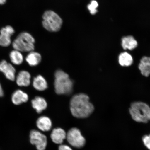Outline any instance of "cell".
I'll use <instances>...</instances> for the list:
<instances>
[{
	"mask_svg": "<svg viewBox=\"0 0 150 150\" xmlns=\"http://www.w3.org/2000/svg\"><path fill=\"white\" fill-rule=\"evenodd\" d=\"M54 88L58 95H67L72 93L74 83L69 75L62 70H57L55 74Z\"/></svg>",
	"mask_w": 150,
	"mask_h": 150,
	"instance_id": "cell-2",
	"label": "cell"
},
{
	"mask_svg": "<svg viewBox=\"0 0 150 150\" xmlns=\"http://www.w3.org/2000/svg\"><path fill=\"white\" fill-rule=\"evenodd\" d=\"M31 104L33 108L38 114L42 112L47 107V103L45 99L40 96L35 97L32 100Z\"/></svg>",
	"mask_w": 150,
	"mask_h": 150,
	"instance_id": "cell-12",
	"label": "cell"
},
{
	"mask_svg": "<svg viewBox=\"0 0 150 150\" xmlns=\"http://www.w3.org/2000/svg\"><path fill=\"white\" fill-rule=\"evenodd\" d=\"M59 150H72L68 146L65 145H61L59 146Z\"/></svg>",
	"mask_w": 150,
	"mask_h": 150,
	"instance_id": "cell-23",
	"label": "cell"
},
{
	"mask_svg": "<svg viewBox=\"0 0 150 150\" xmlns=\"http://www.w3.org/2000/svg\"><path fill=\"white\" fill-rule=\"evenodd\" d=\"M30 143L36 146L38 150L46 149L47 140L45 135L38 131L33 130H31L30 133Z\"/></svg>",
	"mask_w": 150,
	"mask_h": 150,
	"instance_id": "cell-7",
	"label": "cell"
},
{
	"mask_svg": "<svg viewBox=\"0 0 150 150\" xmlns=\"http://www.w3.org/2000/svg\"><path fill=\"white\" fill-rule=\"evenodd\" d=\"M142 141L146 147L150 150V134L144 136L142 138Z\"/></svg>",
	"mask_w": 150,
	"mask_h": 150,
	"instance_id": "cell-22",
	"label": "cell"
},
{
	"mask_svg": "<svg viewBox=\"0 0 150 150\" xmlns=\"http://www.w3.org/2000/svg\"><path fill=\"white\" fill-rule=\"evenodd\" d=\"M0 72L3 73L7 79L12 81L16 79V70L11 64L5 60L0 62Z\"/></svg>",
	"mask_w": 150,
	"mask_h": 150,
	"instance_id": "cell-9",
	"label": "cell"
},
{
	"mask_svg": "<svg viewBox=\"0 0 150 150\" xmlns=\"http://www.w3.org/2000/svg\"><path fill=\"white\" fill-rule=\"evenodd\" d=\"M119 62L120 64L123 67H129L132 64V56L127 52L121 53L119 56Z\"/></svg>",
	"mask_w": 150,
	"mask_h": 150,
	"instance_id": "cell-19",
	"label": "cell"
},
{
	"mask_svg": "<svg viewBox=\"0 0 150 150\" xmlns=\"http://www.w3.org/2000/svg\"><path fill=\"white\" fill-rule=\"evenodd\" d=\"M9 57L11 62L14 64L20 65L23 63V57L21 52L14 50L10 52Z\"/></svg>",
	"mask_w": 150,
	"mask_h": 150,
	"instance_id": "cell-20",
	"label": "cell"
},
{
	"mask_svg": "<svg viewBox=\"0 0 150 150\" xmlns=\"http://www.w3.org/2000/svg\"><path fill=\"white\" fill-rule=\"evenodd\" d=\"M98 6V3L95 0H93L91 3L88 5V9L92 15H94L97 12V8Z\"/></svg>",
	"mask_w": 150,
	"mask_h": 150,
	"instance_id": "cell-21",
	"label": "cell"
},
{
	"mask_svg": "<svg viewBox=\"0 0 150 150\" xmlns=\"http://www.w3.org/2000/svg\"><path fill=\"white\" fill-rule=\"evenodd\" d=\"M138 67L143 76H149L150 75V57L144 56L142 57Z\"/></svg>",
	"mask_w": 150,
	"mask_h": 150,
	"instance_id": "cell-16",
	"label": "cell"
},
{
	"mask_svg": "<svg viewBox=\"0 0 150 150\" xmlns=\"http://www.w3.org/2000/svg\"><path fill=\"white\" fill-rule=\"evenodd\" d=\"M14 33L13 28L10 25L2 28L0 31V46L6 47L10 45L11 43V37Z\"/></svg>",
	"mask_w": 150,
	"mask_h": 150,
	"instance_id": "cell-8",
	"label": "cell"
},
{
	"mask_svg": "<svg viewBox=\"0 0 150 150\" xmlns=\"http://www.w3.org/2000/svg\"><path fill=\"white\" fill-rule=\"evenodd\" d=\"M42 56L38 52H30L26 57V61L30 66H35L38 65L42 61Z\"/></svg>",
	"mask_w": 150,
	"mask_h": 150,
	"instance_id": "cell-18",
	"label": "cell"
},
{
	"mask_svg": "<svg viewBox=\"0 0 150 150\" xmlns=\"http://www.w3.org/2000/svg\"><path fill=\"white\" fill-rule=\"evenodd\" d=\"M6 0H0V5H3L6 2Z\"/></svg>",
	"mask_w": 150,
	"mask_h": 150,
	"instance_id": "cell-25",
	"label": "cell"
},
{
	"mask_svg": "<svg viewBox=\"0 0 150 150\" xmlns=\"http://www.w3.org/2000/svg\"><path fill=\"white\" fill-rule=\"evenodd\" d=\"M4 95V93L2 87H1V83H0V97H3Z\"/></svg>",
	"mask_w": 150,
	"mask_h": 150,
	"instance_id": "cell-24",
	"label": "cell"
},
{
	"mask_svg": "<svg viewBox=\"0 0 150 150\" xmlns=\"http://www.w3.org/2000/svg\"><path fill=\"white\" fill-rule=\"evenodd\" d=\"M42 24L47 30L50 32H57L61 29L63 20L54 11H46L42 16Z\"/></svg>",
	"mask_w": 150,
	"mask_h": 150,
	"instance_id": "cell-5",
	"label": "cell"
},
{
	"mask_svg": "<svg viewBox=\"0 0 150 150\" xmlns=\"http://www.w3.org/2000/svg\"><path fill=\"white\" fill-rule=\"evenodd\" d=\"M36 125L39 130L46 132L49 131L51 129L52 124L51 120L49 117L43 116L37 119Z\"/></svg>",
	"mask_w": 150,
	"mask_h": 150,
	"instance_id": "cell-14",
	"label": "cell"
},
{
	"mask_svg": "<svg viewBox=\"0 0 150 150\" xmlns=\"http://www.w3.org/2000/svg\"><path fill=\"white\" fill-rule=\"evenodd\" d=\"M129 112L133 120L138 122L147 123L150 121V107L145 103H133L129 108Z\"/></svg>",
	"mask_w": 150,
	"mask_h": 150,
	"instance_id": "cell-3",
	"label": "cell"
},
{
	"mask_svg": "<svg viewBox=\"0 0 150 150\" xmlns=\"http://www.w3.org/2000/svg\"><path fill=\"white\" fill-rule=\"evenodd\" d=\"M33 87L39 91H43L47 88V82L44 77L39 75L34 78L33 82Z\"/></svg>",
	"mask_w": 150,
	"mask_h": 150,
	"instance_id": "cell-15",
	"label": "cell"
},
{
	"mask_svg": "<svg viewBox=\"0 0 150 150\" xmlns=\"http://www.w3.org/2000/svg\"><path fill=\"white\" fill-rule=\"evenodd\" d=\"M66 138L69 144L74 147L81 148L85 145V138L82 136L79 129L76 127L71 128L68 131Z\"/></svg>",
	"mask_w": 150,
	"mask_h": 150,
	"instance_id": "cell-6",
	"label": "cell"
},
{
	"mask_svg": "<svg viewBox=\"0 0 150 150\" xmlns=\"http://www.w3.org/2000/svg\"><path fill=\"white\" fill-rule=\"evenodd\" d=\"M11 99L13 104L18 105L27 102L29 100V96L27 93L22 90L18 89L12 94Z\"/></svg>",
	"mask_w": 150,
	"mask_h": 150,
	"instance_id": "cell-11",
	"label": "cell"
},
{
	"mask_svg": "<svg viewBox=\"0 0 150 150\" xmlns=\"http://www.w3.org/2000/svg\"><path fill=\"white\" fill-rule=\"evenodd\" d=\"M31 76L28 71H20L16 78V83L20 87H28L31 83Z\"/></svg>",
	"mask_w": 150,
	"mask_h": 150,
	"instance_id": "cell-10",
	"label": "cell"
},
{
	"mask_svg": "<svg viewBox=\"0 0 150 150\" xmlns=\"http://www.w3.org/2000/svg\"><path fill=\"white\" fill-rule=\"evenodd\" d=\"M138 43L132 36L124 37L122 39V46L125 50H132L137 47Z\"/></svg>",
	"mask_w": 150,
	"mask_h": 150,
	"instance_id": "cell-17",
	"label": "cell"
},
{
	"mask_svg": "<svg viewBox=\"0 0 150 150\" xmlns=\"http://www.w3.org/2000/svg\"><path fill=\"white\" fill-rule=\"evenodd\" d=\"M70 109L75 117L84 119L89 117L94 110L93 105L90 102L89 97L83 93L75 95L71 99Z\"/></svg>",
	"mask_w": 150,
	"mask_h": 150,
	"instance_id": "cell-1",
	"label": "cell"
},
{
	"mask_svg": "<svg viewBox=\"0 0 150 150\" xmlns=\"http://www.w3.org/2000/svg\"><path fill=\"white\" fill-rule=\"evenodd\" d=\"M35 39L29 33L24 32L19 34L12 43L14 50L20 52H31L35 49Z\"/></svg>",
	"mask_w": 150,
	"mask_h": 150,
	"instance_id": "cell-4",
	"label": "cell"
},
{
	"mask_svg": "<svg viewBox=\"0 0 150 150\" xmlns=\"http://www.w3.org/2000/svg\"><path fill=\"white\" fill-rule=\"evenodd\" d=\"M67 137V134L64 130L61 128H57L52 130L50 135L52 141L57 144H61Z\"/></svg>",
	"mask_w": 150,
	"mask_h": 150,
	"instance_id": "cell-13",
	"label": "cell"
}]
</instances>
